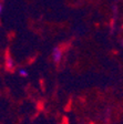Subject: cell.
Instances as JSON below:
<instances>
[{"label":"cell","instance_id":"277c9868","mask_svg":"<svg viewBox=\"0 0 123 124\" xmlns=\"http://www.w3.org/2000/svg\"><path fill=\"white\" fill-rule=\"evenodd\" d=\"M1 10H2V7H1V5H0V12H1Z\"/></svg>","mask_w":123,"mask_h":124},{"label":"cell","instance_id":"7a4b0ae2","mask_svg":"<svg viewBox=\"0 0 123 124\" xmlns=\"http://www.w3.org/2000/svg\"><path fill=\"white\" fill-rule=\"evenodd\" d=\"M7 68L8 69H12L13 68V60L10 58V55H8L7 57Z\"/></svg>","mask_w":123,"mask_h":124},{"label":"cell","instance_id":"3957f363","mask_svg":"<svg viewBox=\"0 0 123 124\" xmlns=\"http://www.w3.org/2000/svg\"><path fill=\"white\" fill-rule=\"evenodd\" d=\"M19 74H20L21 75V77H25V78H26V77H28V72H27V71H26V70H20V72H19Z\"/></svg>","mask_w":123,"mask_h":124},{"label":"cell","instance_id":"6da1fadb","mask_svg":"<svg viewBox=\"0 0 123 124\" xmlns=\"http://www.w3.org/2000/svg\"><path fill=\"white\" fill-rule=\"evenodd\" d=\"M52 59L56 63H59L62 59V50L60 49L59 46H56L52 51Z\"/></svg>","mask_w":123,"mask_h":124}]
</instances>
